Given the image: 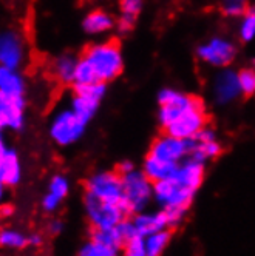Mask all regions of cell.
Listing matches in <instances>:
<instances>
[{"label":"cell","mask_w":255,"mask_h":256,"mask_svg":"<svg viewBox=\"0 0 255 256\" xmlns=\"http://www.w3.org/2000/svg\"><path fill=\"white\" fill-rule=\"evenodd\" d=\"M204 179V164L187 158L178 166L176 172L153 186V199L166 212L169 227L175 228L184 219L192 200Z\"/></svg>","instance_id":"cell-1"},{"label":"cell","mask_w":255,"mask_h":256,"mask_svg":"<svg viewBox=\"0 0 255 256\" xmlns=\"http://www.w3.org/2000/svg\"><path fill=\"white\" fill-rule=\"evenodd\" d=\"M124 200L122 207L129 214H138L145 212V207L153 199V182L147 178L142 170H132L125 174H121Z\"/></svg>","instance_id":"cell-2"},{"label":"cell","mask_w":255,"mask_h":256,"mask_svg":"<svg viewBox=\"0 0 255 256\" xmlns=\"http://www.w3.org/2000/svg\"><path fill=\"white\" fill-rule=\"evenodd\" d=\"M84 59L92 65L99 82L112 80L122 71V54L115 44H98L90 46Z\"/></svg>","instance_id":"cell-3"},{"label":"cell","mask_w":255,"mask_h":256,"mask_svg":"<svg viewBox=\"0 0 255 256\" xmlns=\"http://www.w3.org/2000/svg\"><path fill=\"white\" fill-rule=\"evenodd\" d=\"M84 206L88 222L92 224L93 230H112L127 216L122 206L104 202V200L87 193L84 198Z\"/></svg>","instance_id":"cell-4"},{"label":"cell","mask_w":255,"mask_h":256,"mask_svg":"<svg viewBox=\"0 0 255 256\" xmlns=\"http://www.w3.org/2000/svg\"><path fill=\"white\" fill-rule=\"evenodd\" d=\"M85 193L104 200V202L122 206L124 192L121 174L115 172L93 173L85 180Z\"/></svg>","instance_id":"cell-5"},{"label":"cell","mask_w":255,"mask_h":256,"mask_svg":"<svg viewBox=\"0 0 255 256\" xmlns=\"http://www.w3.org/2000/svg\"><path fill=\"white\" fill-rule=\"evenodd\" d=\"M87 120L78 116L71 108L61 110V112L53 118L50 125V136L59 145H71L81 139L85 132Z\"/></svg>","instance_id":"cell-6"},{"label":"cell","mask_w":255,"mask_h":256,"mask_svg":"<svg viewBox=\"0 0 255 256\" xmlns=\"http://www.w3.org/2000/svg\"><path fill=\"white\" fill-rule=\"evenodd\" d=\"M158 102H159L158 119L164 128L169 126L176 118H179L184 112H187V110H190L192 106L199 104L198 99L186 96L183 93H179V91H175L170 88L159 91Z\"/></svg>","instance_id":"cell-7"},{"label":"cell","mask_w":255,"mask_h":256,"mask_svg":"<svg viewBox=\"0 0 255 256\" xmlns=\"http://www.w3.org/2000/svg\"><path fill=\"white\" fill-rule=\"evenodd\" d=\"M190 154V142L179 139L170 134H164L158 138L150 147L149 156L159 159L162 162H169L179 166L181 162L186 160Z\"/></svg>","instance_id":"cell-8"},{"label":"cell","mask_w":255,"mask_h":256,"mask_svg":"<svg viewBox=\"0 0 255 256\" xmlns=\"http://www.w3.org/2000/svg\"><path fill=\"white\" fill-rule=\"evenodd\" d=\"M206 126V116L201 102L184 112L176 118L169 126H166V133L179 139L190 140Z\"/></svg>","instance_id":"cell-9"},{"label":"cell","mask_w":255,"mask_h":256,"mask_svg":"<svg viewBox=\"0 0 255 256\" xmlns=\"http://www.w3.org/2000/svg\"><path fill=\"white\" fill-rule=\"evenodd\" d=\"M198 56H199V59L204 60L209 65L224 66L233 59L235 46L232 42H229L226 39L213 38L212 40H209L207 44L198 48Z\"/></svg>","instance_id":"cell-10"},{"label":"cell","mask_w":255,"mask_h":256,"mask_svg":"<svg viewBox=\"0 0 255 256\" xmlns=\"http://www.w3.org/2000/svg\"><path fill=\"white\" fill-rule=\"evenodd\" d=\"M22 179V167L21 160L17 156L16 150L7 147L2 142L0 144V186L14 187Z\"/></svg>","instance_id":"cell-11"},{"label":"cell","mask_w":255,"mask_h":256,"mask_svg":"<svg viewBox=\"0 0 255 256\" xmlns=\"http://www.w3.org/2000/svg\"><path fill=\"white\" fill-rule=\"evenodd\" d=\"M24 44L14 31L4 32L0 38V62L4 68L17 70L24 62Z\"/></svg>","instance_id":"cell-12"},{"label":"cell","mask_w":255,"mask_h":256,"mask_svg":"<svg viewBox=\"0 0 255 256\" xmlns=\"http://www.w3.org/2000/svg\"><path fill=\"white\" fill-rule=\"evenodd\" d=\"M189 142H190L189 158L196 159L203 164H206V160H209V159H213L221 152V147L215 138V133L210 130V128H206V126Z\"/></svg>","instance_id":"cell-13"},{"label":"cell","mask_w":255,"mask_h":256,"mask_svg":"<svg viewBox=\"0 0 255 256\" xmlns=\"http://www.w3.org/2000/svg\"><path fill=\"white\" fill-rule=\"evenodd\" d=\"M243 93L241 86H240V79L238 74L235 71L224 70L220 74L215 78L213 82V98L215 102L220 105L230 104L238 98V94Z\"/></svg>","instance_id":"cell-14"},{"label":"cell","mask_w":255,"mask_h":256,"mask_svg":"<svg viewBox=\"0 0 255 256\" xmlns=\"http://www.w3.org/2000/svg\"><path fill=\"white\" fill-rule=\"evenodd\" d=\"M25 124V99H0V125L21 130Z\"/></svg>","instance_id":"cell-15"},{"label":"cell","mask_w":255,"mask_h":256,"mask_svg":"<svg viewBox=\"0 0 255 256\" xmlns=\"http://www.w3.org/2000/svg\"><path fill=\"white\" fill-rule=\"evenodd\" d=\"M133 224L139 236H149L161 230H170L169 219L164 210L158 212H141L133 216Z\"/></svg>","instance_id":"cell-16"},{"label":"cell","mask_w":255,"mask_h":256,"mask_svg":"<svg viewBox=\"0 0 255 256\" xmlns=\"http://www.w3.org/2000/svg\"><path fill=\"white\" fill-rule=\"evenodd\" d=\"M70 192V182L64 174H54L48 184V190L42 198V208L47 213H54Z\"/></svg>","instance_id":"cell-17"},{"label":"cell","mask_w":255,"mask_h":256,"mask_svg":"<svg viewBox=\"0 0 255 256\" xmlns=\"http://www.w3.org/2000/svg\"><path fill=\"white\" fill-rule=\"evenodd\" d=\"M0 99H25V82L14 70H0Z\"/></svg>","instance_id":"cell-18"},{"label":"cell","mask_w":255,"mask_h":256,"mask_svg":"<svg viewBox=\"0 0 255 256\" xmlns=\"http://www.w3.org/2000/svg\"><path fill=\"white\" fill-rule=\"evenodd\" d=\"M176 168H178V166H175V164L162 162L149 154L145 158L144 166H142V172L147 174V178L153 182V184L155 182L164 180V179H169L176 172Z\"/></svg>","instance_id":"cell-19"},{"label":"cell","mask_w":255,"mask_h":256,"mask_svg":"<svg viewBox=\"0 0 255 256\" xmlns=\"http://www.w3.org/2000/svg\"><path fill=\"white\" fill-rule=\"evenodd\" d=\"M99 102H101V99H96L93 96H87V94L76 93L75 98H73V100H71V106L70 108L78 116H81L84 120L88 122L90 119L95 116L96 110L99 106Z\"/></svg>","instance_id":"cell-20"},{"label":"cell","mask_w":255,"mask_h":256,"mask_svg":"<svg viewBox=\"0 0 255 256\" xmlns=\"http://www.w3.org/2000/svg\"><path fill=\"white\" fill-rule=\"evenodd\" d=\"M82 26L90 34H99V32H104L113 26V19L107 12L95 11V12H90L85 17Z\"/></svg>","instance_id":"cell-21"},{"label":"cell","mask_w":255,"mask_h":256,"mask_svg":"<svg viewBox=\"0 0 255 256\" xmlns=\"http://www.w3.org/2000/svg\"><path fill=\"white\" fill-rule=\"evenodd\" d=\"M170 230H161L158 233L145 236V247H147V254L149 256H161L169 247L170 242Z\"/></svg>","instance_id":"cell-22"},{"label":"cell","mask_w":255,"mask_h":256,"mask_svg":"<svg viewBox=\"0 0 255 256\" xmlns=\"http://www.w3.org/2000/svg\"><path fill=\"white\" fill-rule=\"evenodd\" d=\"M76 66H78V60L73 56H70V54H65V56H61L54 62V74L62 82H73L75 80Z\"/></svg>","instance_id":"cell-23"},{"label":"cell","mask_w":255,"mask_h":256,"mask_svg":"<svg viewBox=\"0 0 255 256\" xmlns=\"http://www.w3.org/2000/svg\"><path fill=\"white\" fill-rule=\"evenodd\" d=\"M0 244H2V247L11 248V250H19V248L30 246L28 236L14 228H4L0 232Z\"/></svg>","instance_id":"cell-24"},{"label":"cell","mask_w":255,"mask_h":256,"mask_svg":"<svg viewBox=\"0 0 255 256\" xmlns=\"http://www.w3.org/2000/svg\"><path fill=\"white\" fill-rule=\"evenodd\" d=\"M78 256H118V250L95 240H90L79 248Z\"/></svg>","instance_id":"cell-25"},{"label":"cell","mask_w":255,"mask_h":256,"mask_svg":"<svg viewBox=\"0 0 255 256\" xmlns=\"http://www.w3.org/2000/svg\"><path fill=\"white\" fill-rule=\"evenodd\" d=\"M75 85H90V84H95L99 82L96 78V72L92 68L84 58L81 60H78V66H76V72H75Z\"/></svg>","instance_id":"cell-26"},{"label":"cell","mask_w":255,"mask_h":256,"mask_svg":"<svg viewBox=\"0 0 255 256\" xmlns=\"http://www.w3.org/2000/svg\"><path fill=\"white\" fill-rule=\"evenodd\" d=\"M122 256H149L145 247V238L136 234L122 246Z\"/></svg>","instance_id":"cell-27"},{"label":"cell","mask_w":255,"mask_h":256,"mask_svg":"<svg viewBox=\"0 0 255 256\" xmlns=\"http://www.w3.org/2000/svg\"><path fill=\"white\" fill-rule=\"evenodd\" d=\"M240 38L244 42H249L255 38V11L247 12L240 24Z\"/></svg>","instance_id":"cell-28"},{"label":"cell","mask_w":255,"mask_h":256,"mask_svg":"<svg viewBox=\"0 0 255 256\" xmlns=\"http://www.w3.org/2000/svg\"><path fill=\"white\" fill-rule=\"evenodd\" d=\"M75 91L79 94H87V96H93L96 99H102L105 93V85L104 82H95L90 85H75Z\"/></svg>","instance_id":"cell-29"},{"label":"cell","mask_w":255,"mask_h":256,"mask_svg":"<svg viewBox=\"0 0 255 256\" xmlns=\"http://www.w3.org/2000/svg\"><path fill=\"white\" fill-rule=\"evenodd\" d=\"M240 86L244 94L255 93V71L253 70H244L238 74Z\"/></svg>","instance_id":"cell-30"},{"label":"cell","mask_w":255,"mask_h":256,"mask_svg":"<svg viewBox=\"0 0 255 256\" xmlns=\"http://www.w3.org/2000/svg\"><path fill=\"white\" fill-rule=\"evenodd\" d=\"M221 5L227 16H240L246 10V0H223Z\"/></svg>","instance_id":"cell-31"},{"label":"cell","mask_w":255,"mask_h":256,"mask_svg":"<svg viewBox=\"0 0 255 256\" xmlns=\"http://www.w3.org/2000/svg\"><path fill=\"white\" fill-rule=\"evenodd\" d=\"M142 6V0H121V8H122V14L127 16H136L139 12Z\"/></svg>","instance_id":"cell-32"},{"label":"cell","mask_w":255,"mask_h":256,"mask_svg":"<svg viewBox=\"0 0 255 256\" xmlns=\"http://www.w3.org/2000/svg\"><path fill=\"white\" fill-rule=\"evenodd\" d=\"M133 22H135V17L133 16H127V14H122L121 20H119V31H129L132 26H133Z\"/></svg>","instance_id":"cell-33"},{"label":"cell","mask_w":255,"mask_h":256,"mask_svg":"<svg viewBox=\"0 0 255 256\" xmlns=\"http://www.w3.org/2000/svg\"><path fill=\"white\" fill-rule=\"evenodd\" d=\"M48 230H50V233H51V234H59V233L64 230V224L59 221V219H54V221H51V222H50Z\"/></svg>","instance_id":"cell-34"},{"label":"cell","mask_w":255,"mask_h":256,"mask_svg":"<svg viewBox=\"0 0 255 256\" xmlns=\"http://www.w3.org/2000/svg\"><path fill=\"white\" fill-rule=\"evenodd\" d=\"M132 170H135V166H133V162H130V160H124L118 166V173L119 174H125V173H129Z\"/></svg>","instance_id":"cell-35"},{"label":"cell","mask_w":255,"mask_h":256,"mask_svg":"<svg viewBox=\"0 0 255 256\" xmlns=\"http://www.w3.org/2000/svg\"><path fill=\"white\" fill-rule=\"evenodd\" d=\"M42 234L41 233H33V234H30L28 236V242H30V246H34V247H38V246H41L42 244Z\"/></svg>","instance_id":"cell-36"},{"label":"cell","mask_w":255,"mask_h":256,"mask_svg":"<svg viewBox=\"0 0 255 256\" xmlns=\"http://www.w3.org/2000/svg\"><path fill=\"white\" fill-rule=\"evenodd\" d=\"M252 11H255V6H253V8H252Z\"/></svg>","instance_id":"cell-37"},{"label":"cell","mask_w":255,"mask_h":256,"mask_svg":"<svg viewBox=\"0 0 255 256\" xmlns=\"http://www.w3.org/2000/svg\"><path fill=\"white\" fill-rule=\"evenodd\" d=\"M253 66H255V60H253Z\"/></svg>","instance_id":"cell-38"}]
</instances>
